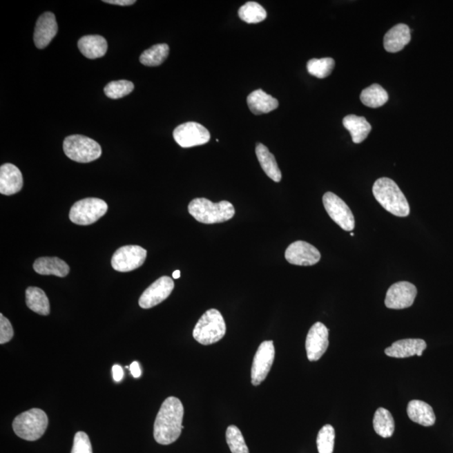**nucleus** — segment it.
Returning a JSON list of instances; mask_svg holds the SVG:
<instances>
[{"label":"nucleus","instance_id":"13","mask_svg":"<svg viewBox=\"0 0 453 453\" xmlns=\"http://www.w3.org/2000/svg\"><path fill=\"white\" fill-rule=\"evenodd\" d=\"M174 287V281L169 276H162L156 280L140 296L139 307L143 309H150V308L157 306L169 298Z\"/></svg>","mask_w":453,"mask_h":453},{"label":"nucleus","instance_id":"18","mask_svg":"<svg viewBox=\"0 0 453 453\" xmlns=\"http://www.w3.org/2000/svg\"><path fill=\"white\" fill-rule=\"evenodd\" d=\"M425 349L427 343L423 339H402L394 342L385 350V353L389 357L397 358L412 357L414 355L421 357Z\"/></svg>","mask_w":453,"mask_h":453},{"label":"nucleus","instance_id":"5","mask_svg":"<svg viewBox=\"0 0 453 453\" xmlns=\"http://www.w3.org/2000/svg\"><path fill=\"white\" fill-rule=\"evenodd\" d=\"M226 331V323L221 312L210 309L198 320L194 327L193 338L202 345H211L220 342Z\"/></svg>","mask_w":453,"mask_h":453},{"label":"nucleus","instance_id":"39","mask_svg":"<svg viewBox=\"0 0 453 453\" xmlns=\"http://www.w3.org/2000/svg\"><path fill=\"white\" fill-rule=\"evenodd\" d=\"M131 372L134 378H139L142 376V369L138 362H133L130 367Z\"/></svg>","mask_w":453,"mask_h":453},{"label":"nucleus","instance_id":"14","mask_svg":"<svg viewBox=\"0 0 453 453\" xmlns=\"http://www.w3.org/2000/svg\"><path fill=\"white\" fill-rule=\"evenodd\" d=\"M285 257L291 264L311 267L319 262L321 253L315 246L300 240L288 246Z\"/></svg>","mask_w":453,"mask_h":453},{"label":"nucleus","instance_id":"37","mask_svg":"<svg viewBox=\"0 0 453 453\" xmlns=\"http://www.w3.org/2000/svg\"><path fill=\"white\" fill-rule=\"evenodd\" d=\"M113 378L116 382H120L124 378V370L122 367L116 365L113 366Z\"/></svg>","mask_w":453,"mask_h":453},{"label":"nucleus","instance_id":"23","mask_svg":"<svg viewBox=\"0 0 453 453\" xmlns=\"http://www.w3.org/2000/svg\"><path fill=\"white\" fill-rule=\"evenodd\" d=\"M81 54L88 59L103 57L107 52L108 42L101 36H85L77 43Z\"/></svg>","mask_w":453,"mask_h":453},{"label":"nucleus","instance_id":"16","mask_svg":"<svg viewBox=\"0 0 453 453\" xmlns=\"http://www.w3.org/2000/svg\"><path fill=\"white\" fill-rule=\"evenodd\" d=\"M58 26L53 13L46 12L39 17L35 28L34 41L38 49H44L57 36Z\"/></svg>","mask_w":453,"mask_h":453},{"label":"nucleus","instance_id":"38","mask_svg":"<svg viewBox=\"0 0 453 453\" xmlns=\"http://www.w3.org/2000/svg\"><path fill=\"white\" fill-rule=\"evenodd\" d=\"M104 3H111V5L128 6L134 5L136 3L135 0H105Z\"/></svg>","mask_w":453,"mask_h":453},{"label":"nucleus","instance_id":"21","mask_svg":"<svg viewBox=\"0 0 453 453\" xmlns=\"http://www.w3.org/2000/svg\"><path fill=\"white\" fill-rule=\"evenodd\" d=\"M247 104L253 115H260L275 110L279 107V102L264 93L262 89H258L247 97Z\"/></svg>","mask_w":453,"mask_h":453},{"label":"nucleus","instance_id":"34","mask_svg":"<svg viewBox=\"0 0 453 453\" xmlns=\"http://www.w3.org/2000/svg\"><path fill=\"white\" fill-rule=\"evenodd\" d=\"M335 441V430L331 425H325L320 430L316 439L319 453H333Z\"/></svg>","mask_w":453,"mask_h":453},{"label":"nucleus","instance_id":"40","mask_svg":"<svg viewBox=\"0 0 453 453\" xmlns=\"http://www.w3.org/2000/svg\"><path fill=\"white\" fill-rule=\"evenodd\" d=\"M173 276L174 279H179L180 276H181V272L180 271H174Z\"/></svg>","mask_w":453,"mask_h":453},{"label":"nucleus","instance_id":"7","mask_svg":"<svg viewBox=\"0 0 453 453\" xmlns=\"http://www.w3.org/2000/svg\"><path fill=\"white\" fill-rule=\"evenodd\" d=\"M108 211V204L99 198L88 197L74 203L69 218L73 224L87 226L95 224Z\"/></svg>","mask_w":453,"mask_h":453},{"label":"nucleus","instance_id":"10","mask_svg":"<svg viewBox=\"0 0 453 453\" xmlns=\"http://www.w3.org/2000/svg\"><path fill=\"white\" fill-rule=\"evenodd\" d=\"M275 347L273 341H264L259 347L253 358L251 380L252 385H260L267 378L275 359Z\"/></svg>","mask_w":453,"mask_h":453},{"label":"nucleus","instance_id":"33","mask_svg":"<svg viewBox=\"0 0 453 453\" xmlns=\"http://www.w3.org/2000/svg\"><path fill=\"white\" fill-rule=\"evenodd\" d=\"M134 88V84L130 81H113L104 88V93L109 99H118L130 95Z\"/></svg>","mask_w":453,"mask_h":453},{"label":"nucleus","instance_id":"24","mask_svg":"<svg viewBox=\"0 0 453 453\" xmlns=\"http://www.w3.org/2000/svg\"><path fill=\"white\" fill-rule=\"evenodd\" d=\"M256 152L258 161H259L264 173L273 181L280 182L281 178H282V175H281V171L278 164L276 161L274 155L271 153L268 148L261 143L257 144Z\"/></svg>","mask_w":453,"mask_h":453},{"label":"nucleus","instance_id":"26","mask_svg":"<svg viewBox=\"0 0 453 453\" xmlns=\"http://www.w3.org/2000/svg\"><path fill=\"white\" fill-rule=\"evenodd\" d=\"M26 302L31 311L37 314L48 316L50 307L48 296L41 288L30 287L26 291Z\"/></svg>","mask_w":453,"mask_h":453},{"label":"nucleus","instance_id":"17","mask_svg":"<svg viewBox=\"0 0 453 453\" xmlns=\"http://www.w3.org/2000/svg\"><path fill=\"white\" fill-rule=\"evenodd\" d=\"M21 171L13 164L7 163L0 167V193L10 196L19 193L23 187Z\"/></svg>","mask_w":453,"mask_h":453},{"label":"nucleus","instance_id":"15","mask_svg":"<svg viewBox=\"0 0 453 453\" xmlns=\"http://www.w3.org/2000/svg\"><path fill=\"white\" fill-rule=\"evenodd\" d=\"M329 330L322 322H316L308 331L306 340L307 358L310 361L319 360L329 345Z\"/></svg>","mask_w":453,"mask_h":453},{"label":"nucleus","instance_id":"3","mask_svg":"<svg viewBox=\"0 0 453 453\" xmlns=\"http://www.w3.org/2000/svg\"><path fill=\"white\" fill-rule=\"evenodd\" d=\"M189 212L197 222L213 224L231 220L235 209L228 201L214 203L206 198H195L189 203Z\"/></svg>","mask_w":453,"mask_h":453},{"label":"nucleus","instance_id":"11","mask_svg":"<svg viewBox=\"0 0 453 453\" xmlns=\"http://www.w3.org/2000/svg\"><path fill=\"white\" fill-rule=\"evenodd\" d=\"M173 137L180 146L191 148L202 146L210 140V133L202 124L187 122L175 128Z\"/></svg>","mask_w":453,"mask_h":453},{"label":"nucleus","instance_id":"36","mask_svg":"<svg viewBox=\"0 0 453 453\" xmlns=\"http://www.w3.org/2000/svg\"><path fill=\"white\" fill-rule=\"evenodd\" d=\"M14 337V330L10 322L6 316L0 314V343L5 345Z\"/></svg>","mask_w":453,"mask_h":453},{"label":"nucleus","instance_id":"30","mask_svg":"<svg viewBox=\"0 0 453 453\" xmlns=\"http://www.w3.org/2000/svg\"><path fill=\"white\" fill-rule=\"evenodd\" d=\"M239 17L248 24H257L267 17V10L256 2H247L239 10Z\"/></svg>","mask_w":453,"mask_h":453},{"label":"nucleus","instance_id":"29","mask_svg":"<svg viewBox=\"0 0 453 453\" xmlns=\"http://www.w3.org/2000/svg\"><path fill=\"white\" fill-rule=\"evenodd\" d=\"M169 52L167 44H156L144 50L139 57V61L144 66H157L166 60Z\"/></svg>","mask_w":453,"mask_h":453},{"label":"nucleus","instance_id":"35","mask_svg":"<svg viewBox=\"0 0 453 453\" xmlns=\"http://www.w3.org/2000/svg\"><path fill=\"white\" fill-rule=\"evenodd\" d=\"M71 453H93L91 441L87 433L84 432L76 433Z\"/></svg>","mask_w":453,"mask_h":453},{"label":"nucleus","instance_id":"27","mask_svg":"<svg viewBox=\"0 0 453 453\" xmlns=\"http://www.w3.org/2000/svg\"><path fill=\"white\" fill-rule=\"evenodd\" d=\"M360 100L367 107L380 108L387 103L389 95L380 84H374L363 90Z\"/></svg>","mask_w":453,"mask_h":453},{"label":"nucleus","instance_id":"1","mask_svg":"<svg viewBox=\"0 0 453 453\" xmlns=\"http://www.w3.org/2000/svg\"><path fill=\"white\" fill-rule=\"evenodd\" d=\"M184 407L177 397H168L163 402L154 424V437L156 443L170 445L182 434Z\"/></svg>","mask_w":453,"mask_h":453},{"label":"nucleus","instance_id":"6","mask_svg":"<svg viewBox=\"0 0 453 453\" xmlns=\"http://www.w3.org/2000/svg\"><path fill=\"white\" fill-rule=\"evenodd\" d=\"M65 154L69 159L79 163L96 161L102 155L99 144L87 136H68L64 142Z\"/></svg>","mask_w":453,"mask_h":453},{"label":"nucleus","instance_id":"28","mask_svg":"<svg viewBox=\"0 0 453 453\" xmlns=\"http://www.w3.org/2000/svg\"><path fill=\"white\" fill-rule=\"evenodd\" d=\"M373 424L374 431L384 438L392 436L396 427L392 413L382 407L378 408L374 414Z\"/></svg>","mask_w":453,"mask_h":453},{"label":"nucleus","instance_id":"12","mask_svg":"<svg viewBox=\"0 0 453 453\" xmlns=\"http://www.w3.org/2000/svg\"><path fill=\"white\" fill-rule=\"evenodd\" d=\"M417 295V289L408 281H400L392 285L386 293V307L401 310L412 307Z\"/></svg>","mask_w":453,"mask_h":453},{"label":"nucleus","instance_id":"2","mask_svg":"<svg viewBox=\"0 0 453 453\" xmlns=\"http://www.w3.org/2000/svg\"><path fill=\"white\" fill-rule=\"evenodd\" d=\"M373 194L377 202L389 213L405 218L409 214V205L403 193L393 180L378 179L373 186Z\"/></svg>","mask_w":453,"mask_h":453},{"label":"nucleus","instance_id":"19","mask_svg":"<svg viewBox=\"0 0 453 453\" xmlns=\"http://www.w3.org/2000/svg\"><path fill=\"white\" fill-rule=\"evenodd\" d=\"M411 30L405 24H398L385 34L384 48L390 53L399 52L411 41Z\"/></svg>","mask_w":453,"mask_h":453},{"label":"nucleus","instance_id":"31","mask_svg":"<svg viewBox=\"0 0 453 453\" xmlns=\"http://www.w3.org/2000/svg\"><path fill=\"white\" fill-rule=\"evenodd\" d=\"M335 66L333 58L325 57L322 59H311L307 62V71L311 75L318 78H325L330 75Z\"/></svg>","mask_w":453,"mask_h":453},{"label":"nucleus","instance_id":"25","mask_svg":"<svg viewBox=\"0 0 453 453\" xmlns=\"http://www.w3.org/2000/svg\"><path fill=\"white\" fill-rule=\"evenodd\" d=\"M343 126L349 131L353 142L359 144L368 137L372 127L365 117L347 115L343 120Z\"/></svg>","mask_w":453,"mask_h":453},{"label":"nucleus","instance_id":"32","mask_svg":"<svg viewBox=\"0 0 453 453\" xmlns=\"http://www.w3.org/2000/svg\"><path fill=\"white\" fill-rule=\"evenodd\" d=\"M226 440L232 453H249L244 436L235 425H229L226 429Z\"/></svg>","mask_w":453,"mask_h":453},{"label":"nucleus","instance_id":"20","mask_svg":"<svg viewBox=\"0 0 453 453\" xmlns=\"http://www.w3.org/2000/svg\"><path fill=\"white\" fill-rule=\"evenodd\" d=\"M33 268L38 274L43 276L65 277L70 271L69 265L57 257L39 258L35 261Z\"/></svg>","mask_w":453,"mask_h":453},{"label":"nucleus","instance_id":"22","mask_svg":"<svg viewBox=\"0 0 453 453\" xmlns=\"http://www.w3.org/2000/svg\"><path fill=\"white\" fill-rule=\"evenodd\" d=\"M407 414L414 423L432 427L436 423V415L431 405L424 401L414 400L409 402Z\"/></svg>","mask_w":453,"mask_h":453},{"label":"nucleus","instance_id":"9","mask_svg":"<svg viewBox=\"0 0 453 453\" xmlns=\"http://www.w3.org/2000/svg\"><path fill=\"white\" fill-rule=\"evenodd\" d=\"M147 251L138 245L123 246L112 257L113 269L119 272H130L139 268L146 261Z\"/></svg>","mask_w":453,"mask_h":453},{"label":"nucleus","instance_id":"8","mask_svg":"<svg viewBox=\"0 0 453 453\" xmlns=\"http://www.w3.org/2000/svg\"><path fill=\"white\" fill-rule=\"evenodd\" d=\"M322 202L327 213L340 228L347 232L353 231L355 228L354 216L343 199L327 191L324 194Z\"/></svg>","mask_w":453,"mask_h":453},{"label":"nucleus","instance_id":"4","mask_svg":"<svg viewBox=\"0 0 453 453\" xmlns=\"http://www.w3.org/2000/svg\"><path fill=\"white\" fill-rule=\"evenodd\" d=\"M12 427L15 434L21 438L37 441L44 435L48 429V417L41 409H30L15 417Z\"/></svg>","mask_w":453,"mask_h":453},{"label":"nucleus","instance_id":"41","mask_svg":"<svg viewBox=\"0 0 453 453\" xmlns=\"http://www.w3.org/2000/svg\"><path fill=\"white\" fill-rule=\"evenodd\" d=\"M350 235H351V236H354V233H350Z\"/></svg>","mask_w":453,"mask_h":453}]
</instances>
